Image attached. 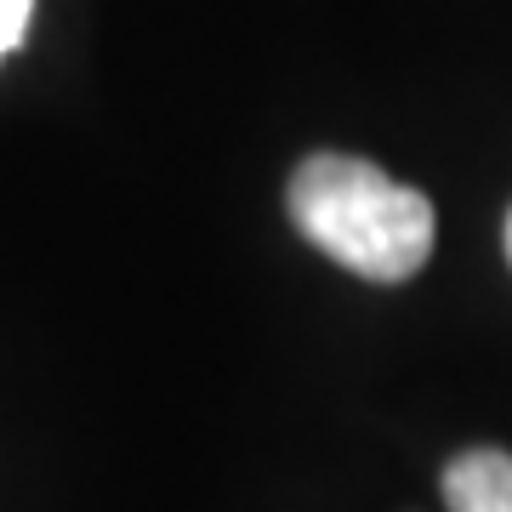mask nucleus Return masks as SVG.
I'll return each mask as SVG.
<instances>
[{
  "label": "nucleus",
  "instance_id": "obj_2",
  "mask_svg": "<svg viewBox=\"0 0 512 512\" xmlns=\"http://www.w3.org/2000/svg\"><path fill=\"white\" fill-rule=\"evenodd\" d=\"M450 512H512V456L507 450H467L439 478Z\"/></svg>",
  "mask_w": 512,
  "mask_h": 512
},
{
  "label": "nucleus",
  "instance_id": "obj_3",
  "mask_svg": "<svg viewBox=\"0 0 512 512\" xmlns=\"http://www.w3.org/2000/svg\"><path fill=\"white\" fill-rule=\"evenodd\" d=\"M29 18H35V0H0V57H12L23 46Z\"/></svg>",
  "mask_w": 512,
  "mask_h": 512
},
{
  "label": "nucleus",
  "instance_id": "obj_1",
  "mask_svg": "<svg viewBox=\"0 0 512 512\" xmlns=\"http://www.w3.org/2000/svg\"><path fill=\"white\" fill-rule=\"evenodd\" d=\"M285 205L308 245L376 285H404L433 256V200L359 154H308L291 171Z\"/></svg>",
  "mask_w": 512,
  "mask_h": 512
},
{
  "label": "nucleus",
  "instance_id": "obj_4",
  "mask_svg": "<svg viewBox=\"0 0 512 512\" xmlns=\"http://www.w3.org/2000/svg\"><path fill=\"white\" fill-rule=\"evenodd\" d=\"M507 262H512V211H507Z\"/></svg>",
  "mask_w": 512,
  "mask_h": 512
}]
</instances>
